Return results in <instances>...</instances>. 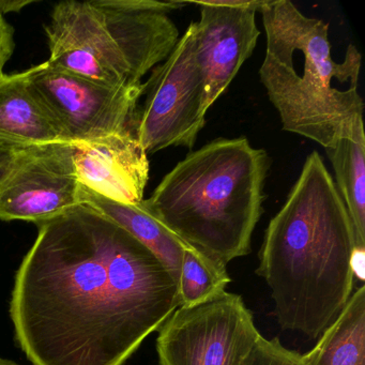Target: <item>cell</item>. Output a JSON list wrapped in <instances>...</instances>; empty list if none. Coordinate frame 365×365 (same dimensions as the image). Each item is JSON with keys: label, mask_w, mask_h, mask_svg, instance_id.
<instances>
[{"label": "cell", "mask_w": 365, "mask_h": 365, "mask_svg": "<svg viewBox=\"0 0 365 365\" xmlns=\"http://www.w3.org/2000/svg\"><path fill=\"white\" fill-rule=\"evenodd\" d=\"M37 225L10 302L34 365H123L180 307L161 260L93 207Z\"/></svg>", "instance_id": "obj_1"}, {"label": "cell", "mask_w": 365, "mask_h": 365, "mask_svg": "<svg viewBox=\"0 0 365 365\" xmlns=\"http://www.w3.org/2000/svg\"><path fill=\"white\" fill-rule=\"evenodd\" d=\"M356 247L345 204L314 150L269 222L256 271L270 288L283 330L316 339L334 322L352 294Z\"/></svg>", "instance_id": "obj_2"}, {"label": "cell", "mask_w": 365, "mask_h": 365, "mask_svg": "<svg viewBox=\"0 0 365 365\" xmlns=\"http://www.w3.org/2000/svg\"><path fill=\"white\" fill-rule=\"evenodd\" d=\"M258 11L266 33L260 81L284 131L324 148L365 136L358 48L350 44L343 61H334L329 24L289 0H262Z\"/></svg>", "instance_id": "obj_3"}, {"label": "cell", "mask_w": 365, "mask_h": 365, "mask_svg": "<svg viewBox=\"0 0 365 365\" xmlns=\"http://www.w3.org/2000/svg\"><path fill=\"white\" fill-rule=\"evenodd\" d=\"M270 159L247 138H217L179 161L145 208L187 247L227 266L247 255Z\"/></svg>", "instance_id": "obj_4"}, {"label": "cell", "mask_w": 365, "mask_h": 365, "mask_svg": "<svg viewBox=\"0 0 365 365\" xmlns=\"http://www.w3.org/2000/svg\"><path fill=\"white\" fill-rule=\"evenodd\" d=\"M183 1L67 0L46 25L55 67L98 84L138 87L176 46L179 31L170 14Z\"/></svg>", "instance_id": "obj_5"}, {"label": "cell", "mask_w": 365, "mask_h": 365, "mask_svg": "<svg viewBox=\"0 0 365 365\" xmlns=\"http://www.w3.org/2000/svg\"><path fill=\"white\" fill-rule=\"evenodd\" d=\"M144 86L146 98L136 110L132 132L147 155L170 147L193 148L209 110L196 56L194 22Z\"/></svg>", "instance_id": "obj_6"}, {"label": "cell", "mask_w": 365, "mask_h": 365, "mask_svg": "<svg viewBox=\"0 0 365 365\" xmlns=\"http://www.w3.org/2000/svg\"><path fill=\"white\" fill-rule=\"evenodd\" d=\"M262 336L238 294L179 307L159 329V365H241Z\"/></svg>", "instance_id": "obj_7"}, {"label": "cell", "mask_w": 365, "mask_h": 365, "mask_svg": "<svg viewBox=\"0 0 365 365\" xmlns=\"http://www.w3.org/2000/svg\"><path fill=\"white\" fill-rule=\"evenodd\" d=\"M25 74L68 144L132 131L144 83L138 87L106 86L55 67L48 61L26 70Z\"/></svg>", "instance_id": "obj_8"}, {"label": "cell", "mask_w": 365, "mask_h": 365, "mask_svg": "<svg viewBox=\"0 0 365 365\" xmlns=\"http://www.w3.org/2000/svg\"><path fill=\"white\" fill-rule=\"evenodd\" d=\"M81 185L67 143L9 155L0 172V220L39 224L78 206Z\"/></svg>", "instance_id": "obj_9"}, {"label": "cell", "mask_w": 365, "mask_h": 365, "mask_svg": "<svg viewBox=\"0 0 365 365\" xmlns=\"http://www.w3.org/2000/svg\"><path fill=\"white\" fill-rule=\"evenodd\" d=\"M200 9L195 27L196 56L206 84L210 108L253 54L260 31L256 25L258 0L190 1Z\"/></svg>", "instance_id": "obj_10"}, {"label": "cell", "mask_w": 365, "mask_h": 365, "mask_svg": "<svg viewBox=\"0 0 365 365\" xmlns=\"http://www.w3.org/2000/svg\"><path fill=\"white\" fill-rule=\"evenodd\" d=\"M73 145V164L81 187L121 204L144 200L149 161L133 132Z\"/></svg>", "instance_id": "obj_11"}, {"label": "cell", "mask_w": 365, "mask_h": 365, "mask_svg": "<svg viewBox=\"0 0 365 365\" xmlns=\"http://www.w3.org/2000/svg\"><path fill=\"white\" fill-rule=\"evenodd\" d=\"M58 143L67 142L29 86L25 71L4 74L0 78V153L10 155Z\"/></svg>", "instance_id": "obj_12"}, {"label": "cell", "mask_w": 365, "mask_h": 365, "mask_svg": "<svg viewBox=\"0 0 365 365\" xmlns=\"http://www.w3.org/2000/svg\"><path fill=\"white\" fill-rule=\"evenodd\" d=\"M81 204H86L116 222L136 240L153 252L178 282L185 245L159 220L155 219L143 202L129 205L113 202L81 187Z\"/></svg>", "instance_id": "obj_13"}, {"label": "cell", "mask_w": 365, "mask_h": 365, "mask_svg": "<svg viewBox=\"0 0 365 365\" xmlns=\"http://www.w3.org/2000/svg\"><path fill=\"white\" fill-rule=\"evenodd\" d=\"M304 365H365V287L348 300L317 344L302 354Z\"/></svg>", "instance_id": "obj_14"}, {"label": "cell", "mask_w": 365, "mask_h": 365, "mask_svg": "<svg viewBox=\"0 0 365 365\" xmlns=\"http://www.w3.org/2000/svg\"><path fill=\"white\" fill-rule=\"evenodd\" d=\"M324 150L354 226L356 247L365 249V136L341 138Z\"/></svg>", "instance_id": "obj_15"}, {"label": "cell", "mask_w": 365, "mask_h": 365, "mask_svg": "<svg viewBox=\"0 0 365 365\" xmlns=\"http://www.w3.org/2000/svg\"><path fill=\"white\" fill-rule=\"evenodd\" d=\"M230 277L225 264L185 245L179 274L180 307L200 304L226 292Z\"/></svg>", "instance_id": "obj_16"}, {"label": "cell", "mask_w": 365, "mask_h": 365, "mask_svg": "<svg viewBox=\"0 0 365 365\" xmlns=\"http://www.w3.org/2000/svg\"><path fill=\"white\" fill-rule=\"evenodd\" d=\"M241 365H304L302 354L284 347L279 339L260 336Z\"/></svg>", "instance_id": "obj_17"}, {"label": "cell", "mask_w": 365, "mask_h": 365, "mask_svg": "<svg viewBox=\"0 0 365 365\" xmlns=\"http://www.w3.org/2000/svg\"><path fill=\"white\" fill-rule=\"evenodd\" d=\"M14 29L6 20L5 16L0 14V78L5 74L4 70L14 55Z\"/></svg>", "instance_id": "obj_18"}, {"label": "cell", "mask_w": 365, "mask_h": 365, "mask_svg": "<svg viewBox=\"0 0 365 365\" xmlns=\"http://www.w3.org/2000/svg\"><path fill=\"white\" fill-rule=\"evenodd\" d=\"M364 264L365 249L356 247L352 255V271H354V279L356 277L361 282L364 281Z\"/></svg>", "instance_id": "obj_19"}, {"label": "cell", "mask_w": 365, "mask_h": 365, "mask_svg": "<svg viewBox=\"0 0 365 365\" xmlns=\"http://www.w3.org/2000/svg\"><path fill=\"white\" fill-rule=\"evenodd\" d=\"M33 3L31 0H0V14L5 16L12 12H20Z\"/></svg>", "instance_id": "obj_20"}, {"label": "cell", "mask_w": 365, "mask_h": 365, "mask_svg": "<svg viewBox=\"0 0 365 365\" xmlns=\"http://www.w3.org/2000/svg\"><path fill=\"white\" fill-rule=\"evenodd\" d=\"M8 159H9V155H1V153H0V172L3 170L4 168H5Z\"/></svg>", "instance_id": "obj_21"}, {"label": "cell", "mask_w": 365, "mask_h": 365, "mask_svg": "<svg viewBox=\"0 0 365 365\" xmlns=\"http://www.w3.org/2000/svg\"><path fill=\"white\" fill-rule=\"evenodd\" d=\"M0 365H20V364H16V363L14 362V361L6 360V359L0 358Z\"/></svg>", "instance_id": "obj_22"}]
</instances>
